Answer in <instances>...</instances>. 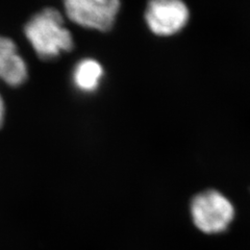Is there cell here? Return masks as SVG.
<instances>
[{
    "label": "cell",
    "mask_w": 250,
    "mask_h": 250,
    "mask_svg": "<svg viewBox=\"0 0 250 250\" xmlns=\"http://www.w3.org/2000/svg\"><path fill=\"white\" fill-rule=\"evenodd\" d=\"M24 36L38 58L52 61L72 51L74 39L66 26L64 16L54 7H45L24 25Z\"/></svg>",
    "instance_id": "cell-1"
},
{
    "label": "cell",
    "mask_w": 250,
    "mask_h": 250,
    "mask_svg": "<svg viewBox=\"0 0 250 250\" xmlns=\"http://www.w3.org/2000/svg\"><path fill=\"white\" fill-rule=\"evenodd\" d=\"M191 214L196 228L206 233L228 229L233 220L234 208L222 193L208 190L196 195L191 203Z\"/></svg>",
    "instance_id": "cell-2"
},
{
    "label": "cell",
    "mask_w": 250,
    "mask_h": 250,
    "mask_svg": "<svg viewBox=\"0 0 250 250\" xmlns=\"http://www.w3.org/2000/svg\"><path fill=\"white\" fill-rule=\"evenodd\" d=\"M66 17L80 27L108 31L121 7L120 0H62Z\"/></svg>",
    "instance_id": "cell-3"
},
{
    "label": "cell",
    "mask_w": 250,
    "mask_h": 250,
    "mask_svg": "<svg viewBox=\"0 0 250 250\" xmlns=\"http://www.w3.org/2000/svg\"><path fill=\"white\" fill-rule=\"evenodd\" d=\"M145 20L153 34L171 36L186 26L189 10L182 0H149Z\"/></svg>",
    "instance_id": "cell-4"
},
{
    "label": "cell",
    "mask_w": 250,
    "mask_h": 250,
    "mask_svg": "<svg viewBox=\"0 0 250 250\" xmlns=\"http://www.w3.org/2000/svg\"><path fill=\"white\" fill-rule=\"evenodd\" d=\"M28 66L11 38L0 36V80L12 88L24 84Z\"/></svg>",
    "instance_id": "cell-5"
},
{
    "label": "cell",
    "mask_w": 250,
    "mask_h": 250,
    "mask_svg": "<svg viewBox=\"0 0 250 250\" xmlns=\"http://www.w3.org/2000/svg\"><path fill=\"white\" fill-rule=\"evenodd\" d=\"M104 76L103 65L95 59L85 58L76 62L71 78L74 88L78 92L92 94L99 89Z\"/></svg>",
    "instance_id": "cell-6"
},
{
    "label": "cell",
    "mask_w": 250,
    "mask_h": 250,
    "mask_svg": "<svg viewBox=\"0 0 250 250\" xmlns=\"http://www.w3.org/2000/svg\"><path fill=\"white\" fill-rule=\"evenodd\" d=\"M4 119H5V104H4V100L1 96V94H0V128L2 127Z\"/></svg>",
    "instance_id": "cell-7"
}]
</instances>
